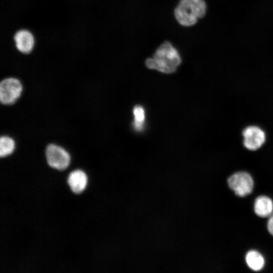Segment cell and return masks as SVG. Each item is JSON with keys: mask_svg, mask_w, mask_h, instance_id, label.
I'll list each match as a JSON object with an SVG mask.
<instances>
[{"mask_svg": "<svg viewBox=\"0 0 273 273\" xmlns=\"http://www.w3.org/2000/svg\"><path fill=\"white\" fill-rule=\"evenodd\" d=\"M181 63V59L177 50L167 41L157 48L153 57L145 61L148 68L166 74L174 72Z\"/></svg>", "mask_w": 273, "mask_h": 273, "instance_id": "obj_1", "label": "cell"}, {"mask_svg": "<svg viewBox=\"0 0 273 273\" xmlns=\"http://www.w3.org/2000/svg\"><path fill=\"white\" fill-rule=\"evenodd\" d=\"M206 12L204 0H180L174 9V16L181 25L191 26L198 19L203 18Z\"/></svg>", "mask_w": 273, "mask_h": 273, "instance_id": "obj_2", "label": "cell"}, {"mask_svg": "<svg viewBox=\"0 0 273 273\" xmlns=\"http://www.w3.org/2000/svg\"><path fill=\"white\" fill-rule=\"evenodd\" d=\"M229 187L236 195L245 197L250 194L254 188V181L247 172L240 171L231 175L228 179Z\"/></svg>", "mask_w": 273, "mask_h": 273, "instance_id": "obj_3", "label": "cell"}, {"mask_svg": "<svg viewBox=\"0 0 273 273\" xmlns=\"http://www.w3.org/2000/svg\"><path fill=\"white\" fill-rule=\"evenodd\" d=\"M22 91L21 82L15 78H6L0 83V100L2 104H14L20 97Z\"/></svg>", "mask_w": 273, "mask_h": 273, "instance_id": "obj_4", "label": "cell"}, {"mask_svg": "<svg viewBox=\"0 0 273 273\" xmlns=\"http://www.w3.org/2000/svg\"><path fill=\"white\" fill-rule=\"evenodd\" d=\"M46 155L48 164L59 170L66 168L70 160L68 153L62 147L55 144H50L47 147Z\"/></svg>", "mask_w": 273, "mask_h": 273, "instance_id": "obj_5", "label": "cell"}, {"mask_svg": "<svg viewBox=\"0 0 273 273\" xmlns=\"http://www.w3.org/2000/svg\"><path fill=\"white\" fill-rule=\"evenodd\" d=\"M243 144L245 148L251 151L258 149L265 141L264 132L256 126H249L243 131Z\"/></svg>", "mask_w": 273, "mask_h": 273, "instance_id": "obj_6", "label": "cell"}, {"mask_svg": "<svg viewBox=\"0 0 273 273\" xmlns=\"http://www.w3.org/2000/svg\"><path fill=\"white\" fill-rule=\"evenodd\" d=\"M17 49L23 53H28L31 51L34 46L32 34L28 31L21 30L18 31L14 36Z\"/></svg>", "mask_w": 273, "mask_h": 273, "instance_id": "obj_7", "label": "cell"}, {"mask_svg": "<svg viewBox=\"0 0 273 273\" xmlns=\"http://www.w3.org/2000/svg\"><path fill=\"white\" fill-rule=\"evenodd\" d=\"M68 183L74 193H80L84 190L86 185V175L80 170H74L69 174Z\"/></svg>", "mask_w": 273, "mask_h": 273, "instance_id": "obj_8", "label": "cell"}, {"mask_svg": "<svg viewBox=\"0 0 273 273\" xmlns=\"http://www.w3.org/2000/svg\"><path fill=\"white\" fill-rule=\"evenodd\" d=\"M254 210L256 214L259 217L270 216L273 212V202L267 196H259L255 200Z\"/></svg>", "mask_w": 273, "mask_h": 273, "instance_id": "obj_9", "label": "cell"}, {"mask_svg": "<svg viewBox=\"0 0 273 273\" xmlns=\"http://www.w3.org/2000/svg\"><path fill=\"white\" fill-rule=\"evenodd\" d=\"M245 261L248 266L252 270L258 271L264 265V259L261 253L256 250L248 251L245 256Z\"/></svg>", "mask_w": 273, "mask_h": 273, "instance_id": "obj_10", "label": "cell"}, {"mask_svg": "<svg viewBox=\"0 0 273 273\" xmlns=\"http://www.w3.org/2000/svg\"><path fill=\"white\" fill-rule=\"evenodd\" d=\"M133 121L132 126L136 131H141L144 128L146 119V113L144 108L137 105L133 109Z\"/></svg>", "mask_w": 273, "mask_h": 273, "instance_id": "obj_11", "label": "cell"}, {"mask_svg": "<svg viewBox=\"0 0 273 273\" xmlns=\"http://www.w3.org/2000/svg\"><path fill=\"white\" fill-rule=\"evenodd\" d=\"M15 142L11 138L2 136L0 139V156L4 157L11 154L15 149Z\"/></svg>", "mask_w": 273, "mask_h": 273, "instance_id": "obj_12", "label": "cell"}, {"mask_svg": "<svg viewBox=\"0 0 273 273\" xmlns=\"http://www.w3.org/2000/svg\"><path fill=\"white\" fill-rule=\"evenodd\" d=\"M267 227L268 232L273 236V214L269 216L267 221Z\"/></svg>", "mask_w": 273, "mask_h": 273, "instance_id": "obj_13", "label": "cell"}]
</instances>
